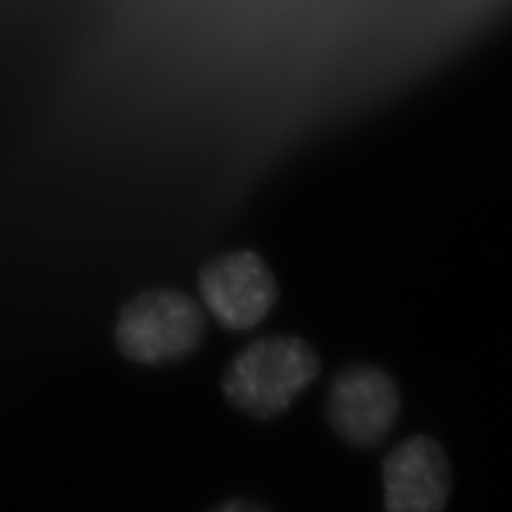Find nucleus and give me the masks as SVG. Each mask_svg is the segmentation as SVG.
Returning a JSON list of instances; mask_svg holds the SVG:
<instances>
[{"label": "nucleus", "instance_id": "nucleus-1", "mask_svg": "<svg viewBox=\"0 0 512 512\" xmlns=\"http://www.w3.org/2000/svg\"><path fill=\"white\" fill-rule=\"evenodd\" d=\"M321 374V359L308 340L291 334L251 342L224 368L220 389L239 412L272 420L291 408Z\"/></svg>", "mask_w": 512, "mask_h": 512}, {"label": "nucleus", "instance_id": "nucleus-2", "mask_svg": "<svg viewBox=\"0 0 512 512\" xmlns=\"http://www.w3.org/2000/svg\"><path fill=\"white\" fill-rule=\"evenodd\" d=\"M205 334L207 317L200 302L183 291L158 287L137 294L122 308L114 340L128 361L164 365L198 351Z\"/></svg>", "mask_w": 512, "mask_h": 512}, {"label": "nucleus", "instance_id": "nucleus-3", "mask_svg": "<svg viewBox=\"0 0 512 512\" xmlns=\"http://www.w3.org/2000/svg\"><path fill=\"white\" fill-rule=\"evenodd\" d=\"M198 289L203 306L228 330L255 329L279 300L270 264L251 249L205 262L198 272Z\"/></svg>", "mask_w": 512, "mask_h": 512}, {"label": "nucleus", "instance_id": "nucleus-4", "mask_svg": "<svg viewBox=\"0 0 512 512\" xmlns=\"http://www.w3.org/2000/svg\"><path fill=\"white\" fill-rule=\"evenodd\" d=\"M399 412L397 384L378 366L349 365L330 380L325 416L330 429L349 446H378L395 427Z\"/></svg>", "mask_w": 512, "mask_h": 512}, {"label": "nucleus", "instance_id": "nucleus-5", "mask_svg": "<svg viewBox=\"0 0 512 512\" xmlns=\"http://www.w3.org/2000/svg\"><path fill=\"white\" fill-rule=\"evenodd\" d=\"M387 512H442L450 495V465L439 442L416 435L384 459Z\"/></svg>", "mask_w": 512, "mask_h": 512}, {"label": "nucleus", "instance_id": "nucleus-6", "mask_svg": "<svg viewBox=\"0 0 512 512\" xmlns=\"http://www.w3.org/2000/svg\"><path fill=\"white\" fill-rule=\"evenodd\" d=\"M207 512H270L266 507L249 499H228Z\"/></svg>", "mask_w": 512, "mask_h": 512}]
</instances>
